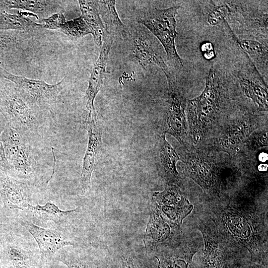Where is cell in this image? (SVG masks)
I'll list each match as a JSON object with an SVG mask.
<instances>
[{"mask_svg":"<svg viewBox=\"0 0 268 268\" xmlns=\"http://www.w3.org/2000/svg\"><path fill=\"white\" fill-rule=\"evenodd\" d=\"M61 2L59 0H0V10L6 11L11 9H20L37 16L39 15L47 17L55 13L63 11Z\"/></svg>","mask_w":268,"mask_h":268,"instance_id":"19","label":"cell"},{"mask_svg":"<svg viewBox=\"0 0 268 268\" xmlns=\"http://www.w3.org/2000/svg\"><path fill=\"white\" fill-rule=\"evenodd\" d=\"M0 268H2L1 267V266H0Z\"/></svg>","mask_w":268,"mask_h":268,"instance_id":"40","label":"cell"},{"mask_svg":"<svg viewBox=\"0 0 268 268\" xmlns=\"http://www.w3.org/2000/svg\"><path fill=\"white\" fill-rule=\"evenodd\" d=\"M200 247L198 239L182 234L169 243L145 249L139 260L147 268H193V258Z\"/></svg>","mask_w":268,"mask_h":268,"instance_id":"3","label":"cell"},{"mask_svg":"<svg viewBox=\"0 0 268 268\" xmlns=\"http://www.w3.org/2000/svg\"><path fill=\"white\" fill-rule=\"evenodd\" d=\"M87 131L88 140L87 149L83 159L79 190L84 195L91 186V176L95 169L102 145V127L97 118L83 126Z\"/></svg>","mask_w":268,"mask_h":268,"instance_id":"14","label":"cell"},{"mask_svg":"<svg viewBox=\"0 0 268 268\" xmlns=\"http://www.w3.org/2000/svg\"><path fill=\"white\" fill-rule=\"evenodd\" d=\"M168 83V108L166 126L163 133L174 136L187 148V100L182 88L170 71L165 74Z\"/></svg>","mask_w":268,"mask_h":268,"instance_id":"8","label":"cell"},{"mask_svg":"<svg viewBox=\"0 0 268 268\" xmlns=\"http://www.w3.org/2000/svg\"><path fill=\"white\" fill-rule=\"evenodd\" d=\"M186 157L183 162L186 175L205 193L219 197L221 181L219 170L215 164L199 153L188 152Z\"/></svg>","mask_w":268,"mask_h":268,"instance_id":"13","label":"cell"},{"mask_svg":"<svg viewBox=\"0 0 268 268\" xmlns=\"http://www.w3.org/2000/svg\"><path fill=\"white\" fill-rule=\"evenodd\" d=\"M99 12L102 20L106 24V30L111 28L116 32L123 33L124 26L121 21L115 8V0H98Z\"/></svg>","mask_w":268,"mask_h":268,"instance_id":"27","label":"cell"},{"mask_svg":"<svg viewBox=\"0 0 268 268\" xmlns=\"http://www.w3.org/2000/svg\"><path fill=\"white\" fill-rule=\"evenodd\" d=\"M28 210L37 214L42 218L52 220L58 224H62L73 216L77 212L78 208L65 211L59 208L53 202L48 201L44 205H33L30 204Z\"/></svg>","mask_w":268,"mask_h":268,"instance_id":"26","label":"cell"},{"mask_svg":"<svg viewBox=\"0 0 268 268\" xmlns=\"http://www.w3.org/2000/svg\"><path fill=\"white\" fill-rule=\"evenodd\" d=\"M200 50L203 58L206 60H212L216 56L213 44L209 41H204L201 44Z\"/></svg>","mask_w":268,"mask_h":268,"instance_id":"33","label":"cell"},{"mask_svg":"<svg viewBox=\"0 0 268 268\" xmlns=\"http://www.w3.org/2000/svg\"><path fill=\"white\" fill-rule=\"evenodd\" d=\"M179 6L160 9L148 8L138 18L139 23L145 26L160 42L168 61L177 67H182L183 62L175 46L176 16Z\"/></svg>","mask_w":268,"mask_h":268,"instance_id":"4","label":"cell"},{"mask_svg":"<svg viewBox=\"0 0 268 268\" xmlns=\"http://www.w3.org/2000/svg\"><path fill=\"white\" fill-rule=\"evenodd\" d=\"M0 76L12 82L23 100L33 110L51 111L63 90L65 78L55 84L13 74L0 67Z\"/></svg>","mask_w":268,"mask_h":268,"instance_id":"6","label":"cell"},{"mask_svg":"<svg viewBox=\"0 0 268 268\" xmlns=\"http://www.w3.org/2000/svg\"><path fill=\"white\" fill-rule=\"evenodd\" d=\"M1 136L10 170H13L20 179H29L34 170L25 136L7 123Z\"/></svg>","mask_w":268,"mask_h":268,"instance_id":"10","label":"cell"},{"mask_svg":"<svg viewBox=\"0 0 268 268\" xmlns=\"http://www.w3.org/2000/svg\"><path fill=\"white\" fill-rule=\"evenodd\" d=\"M182 234L180 227L167 222L158 209L151 204L149 218L143 239L145 249L169 243Z\"/></svg>","mask_w":268,"mask_h":268,"instance_id":"15","label":"cell"},{"mask_svg":"<svg viewBox=\"0 0 268 268\" xmlns=\"http://www.w3.org/2000/svg\"><path fill=\"white\" fill-rule=\"evenodd\" d=\"M30 17H39L28 11H17L9 13L5 10H0V30L17 31L22 32L30 31L36 27H42L41 23L34 21Z\"/></svg>","mask_w":268,"mask_h":268,"instance_id":"21","label":"cell"},{"mask_svg":"<svg viewBox=\"0 0 268 268\" xmlns=\"http://www.w3.org/2000/svg\"><path fill=\"white\" fill-rule=\"evenodd\" d=\"M197 225L204 243L201 264L205 268H234L241 261L233 258L232 245L206 214L198 218Z\"/></svg>","mask_w":268,"mask_h":268,"instance_id":"7","label":"cell"},{"mask_svg":"<svg viewBox=\"0 0 268 268\" xmlns=\"http://www.w3.org/2000/svg\"><path fill=\"white\" fill-rule=\"evenodd\" d=\"M121 263L122 268H142L143 267L139 259L129 256H122Z\"/></svg>","mask_w":268,"mask_h":268,"instance_id":"35","label":"cell"},{"mask_svg":"<svg viewBox=\"0 0 268 268\" xmlns=\"http://www.w3.org/2000/svg\"><path fill=\"white\" fill-rule=\"evenodd\" d=\"M19 222L37 243L44 268L53 262L54 256L60 250L67 246L77 245L75 242L60 229L44 228L23 218L19 220Z\"/></svg>","mask_w":268,"mask_h":268,"instance_id":"12","label":"cell"},{"mask_svg":"<svg viewBox=\"0 0 268 268\" xmlns=\"http://www.w3.org/2000/svg\"><path fill=\"white\" fill-rule=\"evenodd\" d=\"M63 11L55 13L41 19L42 27L49 30H59L62 25L66 22Z\"/></svg>","mask_w":268,"mask_h":268,"instance_id":"32","label":"cell"},{"mask_svg":"<svg viewBox=\"0 0 268 268\" xmlns=\"http://www.w3.org/2000/svg\"><path fill=\"white\" fill-rule=\"evenodd\" d=\"M59 30L69 37L75 38H81L91 34L88 26L81 16L66 21Z\"/></svg>","mask_w":268,"mask_h":268,"instance_id":"30","label":"cell"},{"mask_svg":"<svg viewBox=\"0 0 268 268\" xmlns=\"http://www.w3.org/2000/svg\"><path fill=\"white\" fill-rule=\"evenodd\" d=\"M207 11V21L209 24L215 25L219 24L234 10H236L239 2L236 1H225L222 2L210 1Z\"/></svg>","mask_w":268,"mask_h":268,"instance_id":"29","label":"cell"},{"mask_svg":"<svg viewBox=\"0 0 268 268\" xmlns=\"http://www.w3.org/2000/svg\"><path fill=\"white\" fill-rule=\"evenodd\" d=\"M17 31L0 30V55L16 46L20 40Z\"/></svg>","mask_w":268,"mask_h":268,"instance_id":"31","label":"cell"},{"mask_svg":"<svg viewBox=\"0 0 268 268\" xmlns=\"http://www.w3.org/2000/svg\"><path fill=\"white\" fill-rule=\"evenodd\" d=\"M0 264L2 268H44L39 252L12 233L0 243Z\"/></svg>","mask_w":268,"mask_h":268,"instance_id":"11","label":"cell"},{"mask_svg":"<svg viewBox=\"0 0 268 268\" xmlns=\"http://www.w3.org/2000/svg\"><path fill=\"white\" fill-rule=\"evenodd\" d=\"M4 225L0 221V243L3 239L4 237L7 234L4 230Z\"/></svg>","mask_w":268,"mask_h":268,"instance_id":"37","label":"cell"},{"mask_svg":"<svg viewBox=\"0 0 268 268\" xmlns=\"http://www.w3.org/2000/svg\"><path fill=\"white\" fill-rule=\"evenodd\" d=\"M193 268H205L201 264L198 265L197 264H195L194 262Z\"/></svg>","mask_w":268,"mask_h":268,"instance_id":"38","label":"cell"},{"mask_svg":"<svg viewBox=\"0 0 268 268\" xmlns=\"http://www.w3.org/2000/svg\"><path fill=\"white\" fill-rule=\"evenodd\" d=\"M132 57L143 68L156 65L165 73L170 72L162 57L154 50L146 35L141 30H137L132 36Z\"/></svg>","mask_w":268,"mask_h":268,"instance_id":"18","label":"cell"},{"mask_svg":"<svg viewBox=\"0 0 268 268\" xmlns=\"http://www.w3.org/2000/svg\"><path fill=\"white\" fill-rule=\"evenodd\" d=\"M152 198V202L158 205L176 208L194 206L179 186L175 185L168 184L163 191L154 192Z\"/></svg>","mask_w":268,"mask_h":268,"instance_id":"23","label":"cell"},{"mask_svg":"<svg viewBox=\"0 0 268 268\" xmlns=\"http://www.w3.org/2000/svg\"><path fill=\"white\" fill-rule=\"evenodd\" d=\"M3 129V128L0 126V171L7 173L10 170V167L5 156L1 136Z\"/></svg>","mask_w":268,"mask_h":268,"instance_id":"34","label":"cell"},{"mask_svg":"<svg viewBox=\"0 0 268 268\" xmlns=\"http://www.w3.org/2000/svg\"><path fill=\"white\" fill-rule=\"evenodd\" d=\"M112 43L113 35L107 30L103 36L99 56L90 70L88 86L83 98L81 112L83 126L97 118L94 101L104 84L106 69Z\"/></svg>","mask_w":268,"mask_h":268,"instance_id":"9","label":"cell"},{"mask_svg":"<svg viewBox=\"0 0 268 268\" xmlns=\"http://www.w3.org/2000/svg\"><path fill=\"white\" fill-rule=\"evenodd\" d=\"M0 198L6 208L28 210L27 185L0 171Z\"/></svg>","mask_w":268,"mask_h":268,"instance_id":"16","label":"cell"},{"mask_svg":"<svg viewBox=\"0 0 268 268\" xmlns=\"http://www.w3.org/2000/svg\"><path fill=\"white\" fill-rule=\"evenodd\" d=\"M208 205L205 214L227 241L247 250L250 260L268 264L266 207L234 201Z\"/></svg>","mask_w":268,"mask_h":268,"instance_id":"1","label":"cell"},{"mask_svg":"<svg viewBox=\"0 0 268 268\" xmlns=\"http://www.w3.org/2000/svg\"><path fill=\"white\" fill-rule=\"evenodd\" d=\"M254 118L246 117L237 120L224 130L214 141L215 147L229 152L246 139L256 128Z\"/></svg>","mask_w":268,"mask_h":268,"instance_id":"17","label":"cell"},{"mask_svg":"<svg viewBox=\"0 0 268 268\" xmlns=\"http://www.w3.org/2000/svg\"><path fill=\"white\" fill-rule=\"evenodd\" d=\"M234 268H268V264L250 261H241Z\"/></svg>","mask_w":268,"mask_h":268,"instance_id":"36","label":"cell"},{"mask_svg":"<svg viewBox=\"0 0 268 268\" xmlns=\"http://www.w3.org/2000/svg\"><path fill=\"white\" fill-rule=\"evenodd\" d=\"M235 37V36H234ZM235 39L239 47L255 62L257 65L267 67V45L255 40L248 39Z\"/></svg>","mask_w":268,"mask_h":268,"instance_id":"28","label":"cell"},{"mask_svg":"<svg viewBox=\"0 0 268 268\" xmlns=\"http://www.w3.org/2000/svg\"><path fill=\"white\" fill-rule=\"evenodd\" d=\"M44 268H54L52 264L50 263L49 265H47V266L45 267Z\"/></svg>","mask_w":268,"mask_h":268,"instance_id":"39","label":"cell"},{"mask_svg":"<svg viewBox=\"0 0 268 268\" xmlns=\"http://www.w3.org/2000/svg\"><path fill=\"white\" fill-rule=\"evenodd\" d=\"M0 112L7 124L25 137L35 133L38 128L34 111L19 95L15 85L0 76Z\"/></svg>","mask_w":268,"mask_h":268,"instance_id":"5","label":"cell"},{"mask_svg":"<svg viewBox=\"0 0 268 268\" xmlns=\"http://www.w3.org/2000/svg\"><path fill=\"white\" fill-rule=\"evenodd\" d=\"M224 99L222 81L212 66L202 93L187 103L190 136L194 144L202 142L209 135L218 121Z\"/></svg>","mask_w":268,"mask_h":268,"instance_id":"2","label":"cell"},{"mask_svg":"<svg viewBox=\"0 0 268 268\" xmlns=\"http://www.w3.org/2000/svg\"><path fill=\"white\" fill-rule=\"evenodd\" d=\"M53 261L63 264L67 268H99L91 256L65 248L58 252Z\"/></svg>","mask_w":268,"mask_h":268,"instance_id":"25","label":"cell"},{"mask_svg":"<svg viewBox=\"0 0 268 268\" xmlns=\"http://www.w3.org/2000/svg\"><path fill=\"white\" fill-rule=\"evenodd\" d=\"M239 82L245 95L258 106L261 111H268V89L254 79L246 76L242 72L238 73Z\"/></svg>","mask_w":268,"mask_h":268,"instance_id":"24","label":"cell"},{"mask_svg":"<svg viewBox=\"0 0 268 268\" xmlns=\"http://www.w3.org/2000/svg\"><path fill=\"white\" fill-rule=\"evenodd\" d=\"M160 156L163 168V174L168 184L178 186L180 177L177 170V162L181 160L176 150L169 143L163 133L160 136Z\"/></svg>","mask_w":268,"mask_h":268,"instance_id":"22","label":"cell"},{"mask_svg":"<svg viewBox=\"0 0 268 268\" xmlns=\"http://www.w3.org/2000/svg\"><path fill=\"white\" fill-rule=\"evenodd\" d=\"M81 11V16L88 26L91 34L96 45L101 47L103 35L106 31L99 12L98 0L78 1Z\"/></svg>","mask_w":268,"mask_h":268,"instance_id":"20","label":"cell"}]
</instances>
